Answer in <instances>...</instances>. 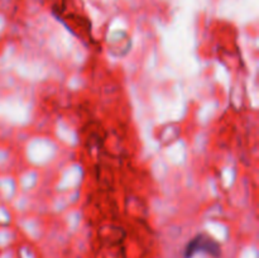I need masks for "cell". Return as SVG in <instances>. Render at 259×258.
<instances>
[{
    "label": "cell",
    "mask_w": 259,
    "mask_h": 258,
    "mask_svg": "<svg viewBox=\"0 0 259 258\" xmlns=\"http://www.w3.org/2000/svg\"><path fill=\"white\" fill-rule=\"evenodd\" d=\"M197 253H204L212 258L222 257V244L207 233H199L187 242L184 249V258H194Z\"/></svg>",
    "instance_id": "1"
}]
</instances>
